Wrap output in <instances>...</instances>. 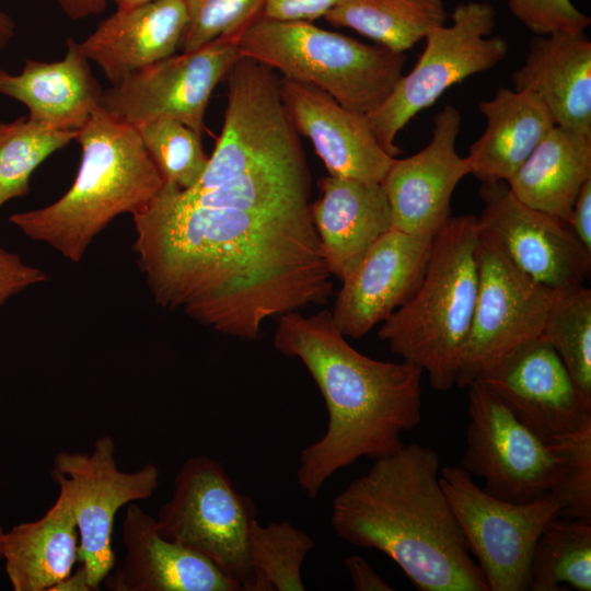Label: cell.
I'll return each instance as SVG.
<instances>
[{
  "label": "cell",
  "mask_w": 591,
  "mask_h": 591,
  "mask_svg": "<svg viewBox=\"0 0 591 591\" xmlns=\"http://www.w3.org/2000/svg\"><path fill=\"white\" fill-rule=\"evenodd\" d=\"M132 221L155 303L221 334L254 340L266 320L323 304L332 293L309 208L200 207L164 182Z\"/></svg>",
  "instance_id": "cell-1"
},
{
  "label": "cell",
  "mask_w": 591,
  "mask_h": 591,
  "mask_svg": "<svg viewBox=\"0 0 591 591\" xmlns=\"http://www.w3.org/2000/svg\"><path fill=\"white\" fill-rule=\"evenodd\" d=\"M274 347L303 363L327 409L324 434L301 451L297 470L298 485L311 499L337 471L361 457L376 460L399 450L402 434L420 424L422 370L359 352L332 312L281 315Z\"/></svg>",
  "instance_id": "cell-2"
},
{
  "label": "cell",
  "mask_w": 591,
  "mask_h": 591,
  "mask_svg": "<svg viewBox=\"0 0 591 591\" xmlns=\"http://www.w3.org/2000/svg\"><path fill=\"white\" fill-rule=\"evenodd\" d=\"M438 452L419 443L374 460L333 500L345 542L393 560L419 591H489L440 483Z\"/></svg>",
  "instance_id": "cell-3"
},
{
  "label": "cell",
  "mask_w": 591,
  "mask_h": 591,
  "mask_svg": "<svg viewBox=\"0 0 591 591\" xmlns=\"http://www.w3.org/2000/svg\"><path fill=\"white\" fill-rule=\"evenodd\" d=\"M76 140L81 161L68 192L46 207L9 218L24 235L51 246L72 263L82 259L116 217L142 211L164 185L136 129L101 106Z\"/></svg>",
  "instance_id": "cell-4"
},
{
  "label": "cell",
  "mask_w": 591,
  "mask_h": 591,
  "mask_svg": "<svg viewBox=\"0 0 591 591\" xmlns=\"http://www.w3.org/2000/svg\"><path fill=\"white\" fill-rule=\"evenodd\" d=\"M477 217H451L437 232L420 286L379 328L380 340L419 367L440 392L454 386L477 294Z\"/></svg>",
  "instance_id": "cell-5"
},
{
  "label": "cell",
  "mask_w": 591,
  "mask_h": 591,
  "mask_svg": "<svg viewBox=\"0 0 591 591\" xmlns=\"http://www.w3.org/2000/svg\"><path fill=\"white\" fill-rule=\"evenodd\" d=\"M241 56L285 78L312 84L345 108L368 116L403 77L405 53L368 45L306 21L259 18L237 40Z\"/></svg>",
  "instance_id": "cell-6"
},
{
  "label": "cell",
  "mask_w": 591,
  "mask_h": 591,
  "mask_svg": "<svg viewBox=\"0 0 591 591\" xmlns=\"http://www.w3.org/2000/svg\"><path fill=\"white\" fill-rule=\"evenodd\" d=\"M255 519L253 500L235 489L219 461L207 455L182 464L172 495L155 517L165 538L207 558L239 591H268L251 555Z\"/></svg>",
  "instance_id": "cell-7"
},
{
  "label": "cell",
  "mask_w": 591,
  "mask_h": 591,
  "mask_svg": "<svg viewBox=\"0 0 591 591\" xmlns=\"http://www.w3.org/2000/svg\"><path fill=\"white\" fill-rule=\"evenodd\" d=\"M450 25L433 28L413 70L401 78L384 103L369 114L368 124L380 146L395 158L397 134L449 88L487 71L505 59L508 43L491 36L496 11L486 1L459 3Z\"/></svg>",
  "instance_id": "cell-8"
},
{
  "label": "cell",
  "mask_w": 591,
  "mask_h": 591,
  "mask_svg": "<svg viewBox=\"0 0 591 591\" xmlns=\"http://www.w3.org/2000/svg\"><path fill=\"white\" fill-rule=\"evenodd\" d=\"M478 285L454 386L467 387L523 345L543 336L561 291L523 273L489 236L476 251Z\"/></svg>",
  "instance_id": "cell-9"
},
{
  "label": "cell",
  "mask_w": 591,
  "mask_h": 591,
  "mask_svg": "<svg viewBox=\"0 0 591 591\" xmlns=\"http://www.w3.org/2000/svg\"><path fill=\"white\" fill-rule=\"evenodd\" d=\"M440 483L489 591H528L533 549L560 514L558 498L548 491L528 502L498 499L460 465L442 466Z\"/></svg>",
  "instance_id": "cell-10"
},
{
  "label": "cell",
  "mask_w": 591,
  "mask_h": 591,
  "mask_svg": "<svg viewBox=\"0 0 591 591\" xmlns=\"http://www.w3.org/2000/svg\"><path fill=\"white\" fill-rule=\"evenodd\" d=\"M225 77L222 131L205 172L192 187H211L264 166L306 163L274 70L242 56Z\"/></svg>",
  "instance_id": "cell-11"
},
{
  "label": "cell",
  "mask_w": 591,
  "mask_h": 591,
  "mask_svg": "<svg viewBox=\"0 0 591 591\" xmlns=\"http://www.w3.org/2000/svg\"><path fill=\"white\" fill-rule=\"evenodd\" d=\"M115 442L99 437L90 452L56 453L51 476L70 500L79 534V560L93 591L115 568L113 531L124 506L149 499L159 487L160 471L147 463L132 472L118 468Z\"/></svg>",
  "instance_id": "cell-12"
},
{
  "label": "cell",
  "mask_w": 591,
  "mask_h": 591,
  "mask_svg": "<svg viewBox=\"0 0 591 591\" xmlns=\"http://www.w3.org/2000/svg\"><path fill=\"white\" fill-rule=\"evenodd\" d=\"M466 447L459 464L485 482L491 496L511 502L532 501L551 491L559 460L480 381L468 386Z\"/></svg>",
  "instance_id": "cell-13"
},
{
  "label": "cell",
  "mask_w": 591,
  "mask_h": 591,
  "mask_svg": "<svg viewBox=\"0 0 591 591\" xmlns=\"http://www.w3.org/2000/svg\"><path fill=\"white\" fill-rule=\"evenodd\" d=\"M241 57L236 40L216 38L130 73L103 91L100 106L131 126L167 116L202 136L210 95Z\"/></svg>",
  "instance_id": "cell-14"
},
{
  "label": "cell",
  "mask_w": 591,
  "mask_h": 591,
  "mask_svg": "<svg viewBox=\"0 0 591 591\" xmlns=\"http://www.w3.org/2000/svg\"><path fill=\"white\" fill-rule=\"evenodd\" d=\"M484 208L477 223L506 255L535 281L558 291L583 286L591 252L561 219L531 208L505 181L482 183Z\"/></svg>",
  "instance_id": "cell-15"
},
{
  "label": "cell",
  "mask_w": 591,
  "mask_h": 591,
  "mask_svg": "<svg viewBox=\"0 0 591 591\" xmlns=\"http://www.w3.org/2000/svg\"><path fill=\"white\" fill-rule=\"evenodd\" d=\"M476 380L545 443L591 425V402L577 389L543 336L523 345Z\"/></svg>",
  "instance_id": "cell-16"
},
{
  "label": "cell",
  "mask_w": 591,
  "mask_h": 591,
  "mask_svg": "<svg viewBox=\"0 0 591 591\" xmlns=\"http://www.w3.org/2000/svg\"><path fill=\"white\" fill-rule=\"evenodd\" d=\"M460 127V112L447 105L433 116L427 146L412 157L394 160L381 182L394 229L433 237L451 218L452 194L471 174L467 158L456 151Z\"/></svg>",
  "instance_id": "cell-17"
},
{
  "label": "cell",
  "mask_w": 591,
  "mask_h": 591,
  "mask_svg": "<svg viewBox=\"0 0 591 591\" xmlns=\"http://www.w3.org/2000/svg\"><path fill=\"white\" fill-rule=\"evenodd\" d=\"M433 237L393 228L368 251L341 280L332 311L345 337H363L413 297L426 273Z\"/></svg>",
  "instance_id": "cell-18"
},
{
  "label": "cell",
  "mask_w": 591,
  "mask_h": 591,
  "mask_svg": "<svg viewBox=\"0 0 591 591\" xmlns=\"http://www.w3.org/2000/svg\"><path fill=\"white\" fill-rule=\"evenodd\" d=\"M279 85L294 129L311 140L328 175L382 182L395 158L380 146L364 115L312 84L283 77Z\"/></svg>",
  "instance_id": "cell-19"
},
{
  "label": "cell",
  "mask_w": 591,
  "mask_h": 591,
  "mask_svg": "<svg viewBox=\"0 0 591 591\" xmlns=\"http://www.w3.org/2000/svg\"><path fill=\"white\" fill-rule=\"evenodd\" d=\"M124 555L104 579L111 591H239L204 556L165 538L152 517L135 502L121 523Z\"/></svg>",
  "instance_id": "cell-20"
},
{
  "label": "cell",
  "mask_w": 591,
  "mask_h": 591,
  "mask_svg": "<svg viewBox=\"0 0 591 591\" xmlns=\"http://www.w3.org/2000/svg\"><path fill=\"white\" fill-rule=\"evenodd\" d=\"M310 216L332 276L343 280L390 230L393 218L382 183L326 176Z\"/></svg>",
  "instance_id": "cell-21"
},
{
  "label": "cell",
  "mask_w": 591,
  "mask_h": 591,
  "mask_svg": "<svg viewBox=\"0 0 591 591\" xmlns=\"http://www.w3.org/2000/svg\"><path fill=\"white\" fill-rule=\"evenodd\" d=\"M187 21L186 0H157L116 10L79 45L115 85L130 73L174 55Z\"/></svg>",
  "instance_id": "cell-22"
},
{
  "label": "cell",
  "mask_w": 591,
  "mask_h": 591,
  "mask_svg": "<svg viewBox=\"0 0 591 591\" xmlns=\"http://www.w3.org/2000/svg\"><path fill=\"white\" fill-rule=\"evenodd\" d=\"M512 82L513 90L537 95L556 126L591 136V42L584 31L535 35Z\"/></svg>",
  "instance_id": "cell-23"
},
{
  "label": "cell",
  "mask_w": 591,
  "mask_h": 591,
  "mask_svg": "<svg viewBox=\"0 0 591 591\" xmlns=\"http://www.w3.org/2000/svg\"><path fill=\"white\" fill-rule=\"evenodd\" d=\"M0 94L24 104L27 117L48 129L79 132L100 106L103 90L79 42L69 38L59 61L28 59L18 74L0 69Z\"/></svg>",
  "instance_id": "cell-24"
},
{
  "label": "cell",
  "mask_w": 591,
  "mask_h": 591,
  "mask_svg": "<svg viewBox=\"0 0 591 591\" xmlns=\"http://www.w3.org/2000/svg\"><path fill=\"white\" fill-rule=\"evenodd\" d=\"M478 107L487 125L470 147L471 174L482 183L508 182L555 126L554 119L529 91L500 88Z\"/></svg>",
  "instance_id": "cell-25"
},
{
  "label": "cell",
  "mask_w": 591,
  "mask_h": 591,
  "mask_svg": "<svg viewBox=\"0 0 591 591\" xmlns=\"http://www.w3.org/2000/svg\"><path fill=\"white\" fill-rule=\"evenodd\" d=\"M1 557L14 591H50L79 560V534L68 495L59 489L38 520L4 532Z\"/></svg>",
  "instance_id": "cell-26"
},
{
  "label": "cell",
  "mask_w": 591,
  "mask_h": 591,
  "mask_svg": "<svg viewBox=\"0 0 591 591\" xmlns=\"http://www.w3.org/2000/svg\"><path fill=\"white\" fill-rule=\"evenodd\" d=\"M589 179L591 136L555 125L507 183L521 202L567 223Z\"/></svg>",
  "instance_id": "cell-27"
},
{
  "label": "cell",
  "mask_w": 591,
  "mask_h": 591,
  "mask_svg": "<svg viewBox=\"0 0 591 591\" xmlns=\"http://www.w3.org/2000/svg\"><path fill=\"white\" fill-rule=\"evenodd\" d=\"M324 19L396 53L414 47L445 24L443 0H338Z\"/></svg>",
  "instance_id": "cell-28"
},
{
  "label": "cell",
  "mask_w": 591,
  "mask_h": 591,
  "mask_svg": "<svg viewBox=\"0 0 591 591\" xmlns=\"http://www.w3.org/2000/svg\"><path fill=\"white\" fill-rule=\"evenodd\" d=\"M591 590V521L556 517L540 534L532 554L531 591Z\"/></svg>",
  "instance_id": "cell-29"
},
{
  "label": "cell",
  "mask_w": 591,
  "mask_h": 591,
  "mask_svg": "<svg viewBox=\"0 0 591 591\" xmlns=\"http://www.w3.org/2000/svg\"><path fill=\"white\" fill-rule=\"evenodd\" d=\"M78 132L48 129L27 116L0 120V208L30 192L34 171L54 152L76 140Z\"/></svg>",
  "instance_id": "cell-30"
},
{
  "label": "cell",
  "mask_w": 591,
  "mask_h": 591,
  "mask_svg": "<svg viewBox=\"0 0 591 591\" xmlns=\"http://www.w3.org/2000/svg\"><path fill=\"white\" fill-rule=\"evenodd\" d=\"M543 337L554 348L575 385L591 402V290L561 291L547 316Z\"/></svg>",
  "instance_id": "cell-31"
},
{
  "label": "cell",
  "mask_w": 591,
  "mask_h": 591,
  "mask_svg": "<svg viewBox=\"0 0 591 591\" xmlns=\"http://www.w3.org/2000/svg\"><path fill=\"white\" fill-rule=\"evenodd\" d=\"M314 546L313 538L289 521L252 522L251 555L268 591H303L301 569Z\"/></svg>",
  "instance_id": "cell-32"
},
{
  "label": "cell",
  "mask_w": 591,
  "mask_h": 591,
  "mask_svg": "<svg viewBox=\"0 0 591 591\" xmlns=\"http://www.w3.org/2000/svg\"><path fill=\"white\" fill-rule=\"evenodd\" d=\"M132 127L164 182L179 189L190 188L198 182L209 160L200 135L167 116L146 119Z\"/></svg>",
  "instance_id": "cell-33"
},
{
  "label": "cell",
  "mask_w": 591,
  "mask_h": 591,
  "mask_svg": "<svg viewBox=\"0 0 591 591\" xmlns=\"http://www.w3.org/2000/svg\"><path fill=\"white\" fill-rule=\"evenodd\" d=\"M548 445L559 460L558 478L551 490L561 502L559 515L591 521V425Z\"/></svg>",
  "instance_id": "cell-34"
},
{
  "label": "cell",
  "mask_w": 591,
  "mask_h": 591,
  "mask_svg": "<svg viewBox=\"0 0 591 591\" xmlns=\"http://www.w3.org/2000/svg\"><path fill=\"white\" fill-rule=\"evenodd\" d=\"M186 5L188 21L179 48L192 51L219 37L237 42L262 16L264 0H186Z\"/></svg>",
  "instance_id": "cell-35"
},
{
  "label": "cell",
  "mask_w": 591,
  "mask_h": 591,
  "mask_svg": "<svg viewBox=\"0 0 591 591\" xmlns=\"http://www.w3.org/2000/svg\"><path fill=\"white\" fill-rule=\"evenodd\" d=\"M508 7L534 35L581 32L591 23L570 0H508Z\"/></svg>",
  "instance_id": "cell-36"
},
{
  "label": "cell",
  "mask_w": 591,
  "mask_h": 591,
  "mask_svg": "<svg viewBox=\"0 0 591 591\" xmlns=\"http://www.w3.org/2000/svg\"><path fill=\"white\" fill-rule=\"evenodd\" d=\"M47 275L37 267L0 246V305L24 289L47 281Z\"/></svg>",
  "instance_id": "cell-37"
},
{
  "label": "cell",
  "mask_w": 591,
  "mask_h": 591,
  "mask_svg": "<svg viewBox=\"0 0 591 591\" xmlns=\"http://www.w3.org/2000/svg\"><path fill=\"white\" fill-rule=\"evenodd\" d=\"M338 0H264L262 18L311 22L324 18Z\"/></svg>",
  "instance_id": "cell-38"
},
{
  "label": "cell",
  "mask_w": 591,
  "mask_h": 591,
  "mask_svg": "<svg viewBox=\"0 0 591 591\" xmlns=\"http://www.w3.org/2000/svg\"><path fill=\"white\" fill-rule=\"evenodd\" d=\"M567 223L580 243L591 252V179L580 189Z\"/></svg>",
  "instance_id": "cell-39"
},
{
  "label": "cell",
  "mask_w": 591,
  "mask_h": 591,
  "mask_svg": "<svg viewBox=\"0 0 591 591\" xmlns=\"http://www.w3.org/2000/svg\"><path fill=\"white\" fill-rule=\"evenodd\" d=\"M344 565L356 591H392L393 588L370 566L363 557L351 555Z\"/></svg>",
  "instance_id": "cell-40"
},
{
  "label": "cell",
  "mask_w": 591,
  "mask_h": 591,
  "mask_svg": "<svg viewBox=\"0 0 591 591\" xmlns=\"http://www.w3.org/2000/svg\"><path fill=\"white\" fill-rule=\"evenodd\" d=\"M62 12L72 20L101 14L108 0H57Z\"/></svg>",
  "instance_id": "cell-41"
},
{
  "label": "cell",
  "mask_w": 591,
  "mask_h": 591,
  "mask_svg": "<svg viewBox=\"0 0 591 591\" xmlns=\"http://www.w3.org/2000/svg\"><path fill=\"white\" fill-rule=\"evenodd\" d=\"M50 591H93L90 586L86 571L81 565L72 570L69 576L58 582Z\"/></svg>",
  "instance_id": "cell-42"
},
{
  "label": "cell",
  "mask_w": 591,
  "mask_h": 591,
  "mask_svg": "<svg viewBox=\"0 0 591 591\" xmlns=\"http://www.w3.org/2000/svg\"><path fill=\"white\" fill-rule=\"evenodd\" d=\"M15 25L13 20L0 11V50L4 49L14 35Z\"/></svg>",
  "instance_id": "cell-43"
},
{
  "label": "cell",
  "mask_w": 591,
  "mask_h": 591,
  "mask_svg": "<svg viewBox=\"0 0 591 591\" xmlns=\"http://www.w3.org/2000/svg\"><path fill=\"white\" fill-rule=\"evenodd\" d=\"M113 1L117 10H130L157 0H111Z\"/></svg>",
  "instance_id": "cell-44"
},
{
  "label": "cell",
  "mask_w": 591,
  "mask_h": 591,
  "mask_svg": "<svg viewBox=\"0 0 591 591\" xmlns=\"http://www.w3.org/2000/svg\"><path fill=\"white\" fill-rule=\"evenodd\" d=\"M3 531L2 529L0 528V558H1V544H2V536H3Z\"/></svg>",
  "instance_id": "cell-45"
}]
</instances>
